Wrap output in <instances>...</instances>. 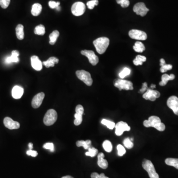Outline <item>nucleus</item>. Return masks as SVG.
<instances>
[{"mask_svg":"<svg viewBox=\"0 0 178 178\" xmlns=\"http://www.w3.org/2000/svg\"><path fill=\"white\" fill-rule=\"evenodd\" d=\"M143 125L146 127H153L158 131H164L165 129V125L161 121L159 117L156 116H151L148 120L143 121Z\"/></svg>","mask_w":178,"mask_h":178,"instance_id":"f257e3e1","label":"nucleus"},{"mask_svg":"<svg viewBox=\"0 0 178 178\" xmlns=\"http://www.w3.org/2000/svg\"><path fill=\"white\" fill-rule=\"evenodd\" d=\"M93 45L96 48V51L98 54H103L110 45V39L107 37H102L98 38L93 41Z\"/></svg>","mask_w":178,"mask_h":178,"instance_id":"f03ea898","label":"nucleus"},{"mask_svg":"<svg viewBox=\"0 0 178 178\" xmlns=\"http://www.w3.org/2000/svg\"><path fill=\"white\" fill-rule=\"evenodd\" d=\"M142 166L148 173L150 178H159V175L156 172L155 166L151 161L144 159L142 163Z\"/></svg>","mask_w":178,"mask_h":178,"instance_id":"7ed1b4c3","label":"nucleus"},{"mask_svg":"<svg viewBox=\"0 0 178 178\" xmlns=\"http://www.w3.org/2000/svg\"><path fill=\"white\" fill-rule=\"evenodd\" d=\"M57 119V112L55 110L51 109L48 110L45 114L43 121L46 126H51L56 122Z\"/></svg>","mask_w":178,"mask_h":178,"instance_id":"20e7f679","label":"nucleus"},{"mask_svg":"<svg viewBox=\"0 0 178 178\" xmlns=\"http://www.w3.org/2000/svg\"><path fill=\"white\" fill-rule=\"evenodd\" d=\"M76 74L78 78L82 81L86 85L88 86H92L93 79L90 73L84 70H81L76 71Z\"/></svg>","mask_w":178,"mask_h":178,"instance_id":"39448f33","label":"nucleus"},{"mask_svg":"<svg viewBox=\"0 0 178 178\" xmlns=\"http://www.w3.org/2000/svg\"><path fill=\"white\" fill-rule=\"evenodd\" d=\"M114 85L115 87L119 89L120 91L122 90H133V85L131 81L123 79H116L114 82Z\"/></svg>","mask_w":178,"mask_h":178,"instance_id":"423d86ee","label":"nucleus"},{"mask_svg":"<svg viewBox=\"0 0 178 178\" xmlns=\"http://www.w3.org/2000/svg\"><path fill=\"white\" fill-rule=\"evenodd\" d=\"M86 10L85 4L81 2L74 3L71 7V12L75 16H79L83 14Z\"/></svg>","mask_w":178,"mask_h":178,"instance_id":"0eeeda50","label":"nucleus"},{"mask_svg":"<svg viewBox=\"0 0 178 178\" xmlns=\"http://www.w3.org/2000/svg\"><path fill=\"white\" fill-rule=\"evenodd\" d=\"M130 37L132 39L138 40H146L147 39V34L144 31L137 29L130 30L129 32Z\"/></svg>","mask_w":178,"mask_h":178,"instance_id":"6e6552de","label":"nucleus"},{"mask_svg":"<svg viewBox=\"0 0 178 178\" xmlns=\"http://www.w3.org/2000/svg\"><path fill=\"white\" fill-rule=\"evenodd\" d=\"M82 55L88 57L89 61L93 65H96L99 61L98 56L95 55V52L90 50H83L81 52Z\"/></svg>","mask_w":178,"mask_h":178,"instance_id":"1a4fd4ad","label":"nucleus"},{"mask_svg":"<svg viewBox=\"0 0 178 178\" xmlns=\"http://www.w3.org/2000/svg\"><path fill=\"white\" fill-rule=\"evenodd\" d=\"M76 114L74 115L75 120L74 121V124L76 126L80 125L82 122V115L84 114V107L82 106L79 105L77 106L75 109Z\"/></svg>","mask_w":178,"mask_h":178,"instance_id":"9d476101","label":"nucleus"},{"mask_svg":"<svg viewBox=\"0 0 178 178\" xmlns=\"http://www.w3.org/2000/svg\"><path fill=\"white\" fill-rule=\"evenodd\" d=\"M160 96V93L158 91L148 88L146 92L143 93V97L146 100L155 101L156 98L159 97Z\"/></svg>","mask_w":178,"mask_h":178,"instance_id":"9b49d317","label":"nucleus"},{"mask_svg":"<svg viewBox=\"0 0 178 178\" xmlns=\"http://www.w3.org/2000/svg\"><path fill=\"white\" fill-rule=\"evenodd\" d=\"M133 10L138 15L145 16L149 11V9L147 8L143 3H138L134 6Z\"/></svg>","mask_w":178,"mask_h":178,"instance_id":"f8f14e48","label":"nucleus"},{"mask_svg":"<svg viewBox=\"0 0 178 178\" xmlns=\"http://www.w3.org/2000/svg\"><path fill=\"white\" fill-rule=\"evenodd\" d=\"M115 134L118 136H121L124 131H129L131 129L126 122L120 121L115 124Z\"/></svg>","mask_w":178,"mask_h":178,"instance_id":"ddd939ff","label":"nucleus"},{"mask_svg":"<svg viewBox=\"0 0 178 178\" xmlns=\"http://www.w3.org/2000/svg\"><path fill=\"white\" fill-rule=\"evenodd\" d=\"M167 105L173 112L178 116V97L176 96H171L167 100Z\"/></svg>","mask_w":178,"mask_h":178,"instance_id":"4468645a","label":"nucleus"},{"mask_svg":"<svg viewBox=\"0 0 178 178\" xmlns=\"http://www.w3.org/2000/svg\"><path fill=\"white\" fill-rule=\"evenodd\" d=\"M44 97L45 93L43 92L38 93L34 97L31 102V105L34 109H37L40 107L42 103Z\"/></svg>","mask_w":178,"mask_h":178,"instance_id":"2eb2a0df","label":"nucleus"},{"mask_svg":"<svg viewBox=\"0 0 178 178\" xmlns=\"http://www.w3.org/2000/svg\"><path fill=\"white\" fill-rule=\"evenodd\" d=\"M4 124L6 128L10 130L18 129L20 127L19 123L14 121L10 117H5L4 119Z\"/></svg>","mask_w":178,"mask_h":178,"instance_id":"dca6fc26","label":"nucleus"},{"mask_svg":"<svg viewBox=\"0 0 178 178\" xmlns=\"http://www.w3.org/2000/svg\"><path fill=\"white\" fill-rule=\"evenodd\" d=\"M31 62L32 67L37 71L41 70L43 67L42 62L39 60V57L36 56H31Z\"/></svg>","mask_w":178,"mask_h":178,"instance_id":"f3484780","label":"nucleus"},{"mask_svg":"<svg viewBox=\"0 0 178 178\" xmlns=\"http://www.w3.org/2000/svg\"><path fill=\"white\" fill-rule=\"evenodd\" d=\"M105 155L102 152L98 153L97 155V164L101 168L106 169L108 167L109 164L106 160L105 159Z\"/></svg>","mask_w":178,"mask_h":178,"instance_id":"a211bd4d","label":"nucleus"},{"mask_svg":"<svg viewBox=\"0 0 178 178\" xmlns=\"http://www.w3.org/2000/svg\"><path fill=\"white\" fill-rule=\"evenodd\" d=\"M23 93V88L19 86H14L11 92L12 96L15 99H19L21 98Z\"/></svg>","mask_w":178,"mask_h":178,"instance_id":"6ab92c4d","label":"nucleus"},{"mask_svg":"<svg viewBox=\"0 0 178 178\" xmlns=\"http://www.w3.org/2000/svg\"><path fill=\"white\" fill-rule=\"evenodd\" d=\"M19 52L16 50H14L11 52V56H9L6 59V64H11L13 62H19Z\"/></svg>","mask_w":178,"mask_h":178,"instance_id":"aec40b11","label":"nucleus"},{"mask_svg":"<svg viewBox=\"0 0 178 178\" xmlns=\"http://www.w3.org/2000/svg\"><path fill=\"white\" fill-rule=\"evenodd\" d=\"M59 61V59L56 57L52 56V57H50L46 61H43L42 64L47 68H49L50 67H54L55 64H57Z\"/></svg>","mask_w":178,"mask_h":178,"instance_id":"412c9836","label":"nucleus"},{"mask_svg":"<svg viewBox=\"0 0 178 178\" xmlns=\"http://www.w3.org/2000/svg\"><path fill=\"white\" fill-rule=\"evenodd\" d=\"M175 76L173 74L170 75H168L167 74H165L161 77V81L160 82L159 85L161 86H164L167 84V82L169 80H173L174 79Z\"/></svg>","mask_w":178,"mask_h":178,"instance_id":"4be33fe9","label":"nucleus"},{"mask_svg":"<svg viewBox=\"0 0 178 178\" xmlns=\"http://www.w3.org/2000/svg\"><path fill=\"white\" fill-rule=\"evenodd\" d=\"M42 6L39 3H35L32 7L31 14L33 16H36L39 15L41 13Z\"/></svg>","mask_w":178,"mask_h":178,"instance_id":"5701e85b","label":"nucleus"},{"mask_svg":"<svg viewBox=\"0 0 178 178\" xmlns=\"http://www.w3.org/2000/svg\"><path fill=\"white\" fill-rule=\"evenodd\" d=\"M76 144L78 147H83L85 150H88L89 148L92 147V142L90 139H88L86 141H78L76 142Z\"/></svg>","mask_w":178,"mask_h":178,"instance_id":"b1692460","label":"nucleus"},{"mask_svg":"<svg viewBox=\"0 0 178 178\" xmlns=\"http://www.w3.org/2000/svg\"><path fill=\"white\" fill-rule=\"evenodd\" d=\"M16 37L19 40H21L24 38V27L22 24H19L16 26Z\"/></svg>","mask_w":178,"mask_h":178,"instance_id":"393cba45","label":"nucleus"},{"mask_svg":"<svg viewBox=\"0 0 178 178\" xmlns=\"http://www.w3.org/2000/svg\"><path fill=\"white\" fill-rule=\"evenodd\" d=\"M59 35L60 33L57 30H55L50 34L49 38H50V44L51 45H54L56 43Z\"/></svg>","mask_w":178,"mask_h":178,"instance_id":"a878e982","label":"nucleus"},{"mask_svg":"<svg viewBox=\"0 0 178 178\" xmlns=\"http://www.w3.org/2000/svg\"><path fill=\"white\" fill-rule=\"evenodd\" d=\"M165 163L178 169V158H168L166 159Z\"/></svg>","mask_w":178,"mask_h":178,"instance_id":"bb28decb","label":"nucleus"},{"mask_svg":"<svg viewBox=\"0 0 178 178\" xmlns=\"http://www.w3.org/2000/svg\"><path fill=\"white\" fill-rule=\"evenodd\" d=\"M133 49L135 51H136V52H143L145 51L146 48H145V45H143L142 43L140 42H137L134 46Z\"/></svg>","mask_w":178,"mask_h":178,"instance_id":"cd10ccee","label":"nucleus"},{"mask_svg":"<svg viewBox=\"0 0 178 178\" xmlns=\"http://www.w3.org/2000/svg\"><path fill=\"white\" fill-rule=\"evenodd\" d=\"M147 60V58L145 56L141 55H138L135 59L133 60V63L135 65H142L143 62H145Z\"/></svg>","mask_w":178,"mask_h":178,"instance_id":"c85d7f7f","label":"nucleus"},{"mask_svg":"<svg viewBox=\"0 0 178 178\" xmlns=\"http://www.w3.org/2000/svg\"><path fill=\"white\" fill-rule=\"evenodd\" d=\"M45 27L42 24L38 25L34 29V33L36 35H44L45 34Z\"/></svg>","mask_w":178,"mask_h":178,"instance_id":"c756f323","label":"nucleus"},{"mask_svg":"<svg viewBox=\"0 0 178 178\" xmlns=\"http://www.w3.org/2000/svg\"><path fill=\"white\" fill-rule=\"evenodd\" d=\"M102 147H103L104 150L106 152H111L112 150V143L109 140H106L103 142V143H102Z\"/></svg>","mask_w":178,"mask_h":178,"instance_id":"7c9ffc66","label":"nucleus"},{"mask_svg":"<svg viewBox=\"0 0 178 178\" xmlns=\"http://www.w3.org/2000/svg\"><path fill=\"white\" fill-rule=\"evenodd\" d=\"M101 123L102 124L106 126L110 130L114 129V128L115 126V124L114 122L110 121V120H108L105 119H103L101 120Z\"/></svg>","mask_w":178,"mask_h":178,"instance_id":"2f4dec72","label":"nucleus"},{"mask_svg":"<svg viewBox=\"0 0 178 178\" xmlns=\"http://www.w3.org/2000/svg\"><path fill=\"white\" fill-rule=\"evenodd\" d=\"M98 153V150L97 148L93 147H90L88 149V151L86 152L85 155L86 156H89L92 157H95L96 155Z\"/></svg>","mask_w":178,"mask_h":178,"instance_id":"473e14b6","label":"nucleus"},{"mask_svg":"<svg viewBox=\"0 0 178 178\" xmlns=\"http://www.w3.org/2000/svg\"><path fill=\"white\" fill-rule=\"evenodd\" d=\"M130 73H131V70L127 67H125L122 70L121 72L119 73V76L120 78H121V79H123L126 76L129 75Z\"/></svg>","mask_w":178,"mask_h":178,"instance_id":"72a5a7b5","label":"nucleus"},{"mask_svg":"<svg viewBox=\"0 0 178 178\" xmlns=\"http://www.w3.org/2000/svg\"><path fill=\"white\" fill-rule=\"evenodd\" d=\"M123 144L125 147L128 149H131L134 147V144L133 142L131 141L129 138L125 139L123 141Z\"/></svg>","mask_w":178,"mask_h":178,"instance_id":"f704fd0d","label":"nucleus"},{"mask_svg":"<svg viewBox=\"0 0 178 178\" xmlns=\"http://www.w3.org/2000/svg\"><path fill=\"white\" fill-rule=\"evenodd\" d=\"M98 4V0H91L90 1L88 2L87 3V6L88 8L90 10H92L94 8L95 6H97Z\"/></svg>","mask_w":178,"mask_h":178,"instance_id":"c9c22d12","label":"nucleus"},{"mask_svg":"<svg viewBox=\"0 0 178 178\" xmlns=\"http://www.w3.org/2000/svg\"><path fill=\"white\" fill-rule=\"evenodd\" d=\"M116 2L117 4L120 5L122 8H127L130 5L129 0H116Z\"/></svg>","mask_w":178,"mask_h":178,"instance_id":"e433bc0d","label":"nucleus"},{"mask_svg":"<svg viewBox=\"0 0 178 178\" xmlns=\"http://www.w3.org/2000/svg\"><path fill=\"white\" fill-rule=\"evenodd\" d=\"M117 151H118V155L120 156L124 155L125 153H126V150L125 149L124 147L121 145H118L117 147Z\"/></svg>","mask_w":178,"mask_h":178,"instance_id":"4c0bfd02","label":"nucleus"},{"mask_svg":"<svg viewBox=\"0 0 178 178\" xmlns=\"http://www.w3.org/2000/svg\"><path fill=\"white\" fill-rule=\"evenodd\" d=\"M172 69V65L171 64H165L163 65L162 66H161L160 70L161 72L164 73L165 72L168 70H170Z\"/></svg>","mask_w":178,"mask_h":178,"instance_id":"58836bf2","label":"nucleus"},{"mask_svg":"<svg viewBox=\"0 0 178 178\" xmlns=\"http://www.w3.org/2000/svg\"><path fill=\"white\" fill-rule=\"evenodd\" d=\"M43 148L46 150H49L52 152H53L55 150L54 143H45L43 146Z\"/></svg>","mask_w":178,"mask_h":178,"instance_id":"ea45409f","label":"nucleus"},{"mask_svg":"<svg viewBox=\"0 0 178 178\" xmlns=\"http://www.w3.org/2000/svg\"><path fill=\"white\" fill-rule=\"evenodd\" d=\"M10 0H0V6L3 9H6L10 4Z\"/></svg>","mask_w":178,"mask_h":178,"instance_id":"a19ab883","label":"nucleus"},{"mask_svg":"<svg viewBox=\"0 0 178 178\" xmlns=\"http://www.w3.org/2000/svg\"><path fill=\"white\" fill-rule=\"evenodd\" d=\"M91 178H110L106 177L104 173H101V174H98V173L94 172L91 175Z\"/></svg>","mask_w":178,"mask_h":178,"instance_id":"79ce46f5","label":"nucleus"},{"mask_svg":"<svg viewBox=\"0 0 178 178\" xmlns=\"http://www.w3.org/2000/svg\"><path fill=\"white\" fill-rule=\"evenodd\" d=\"M60 3L59 2H56L55 1H50L49 2V5L50 8L51 9H56L57 7L60 6Z\"/></svg>","mask_w":178,"mask_h":178,"instance_id":"37998d69","label":"nucleus"},{"mask_svg":"<svg viewBox=\"0 0 178 178\" xmlns=\"http://www.w3.org/2000/svg\"><path fill=\"white\" fill-rule=\"evenodd\" d=\"M147 89H148V87H147V83H143V84L142 88L139 91V93H145L146 91H147Z\"/></svg>","mask_w":178,"mask_h":178,"instance_id":"c03bdc74","label":"nucleus"},{"mask_svg":"<svg viewBox=\"0 0 178 178\" xmlns=\"http://www.w3.org/2000/svg\"><path fill=\"white\" fill-rule=\"evenodd\" d=\"M26 153L28 155L34 157H36L38 155V152H37L36 151H33L32 150H29L27 151Z\"/></svg>","mask_w":178,"mask_h":178,"instance_id":"a18cd8bd","label":"nucleus"},{"mask_svg":"<svg viewBox=\"0 0 178 178\" xmlns=\"http://www.w3.org/2000/svg\"><path fill=\"white\" fill-rule=\"evenodd\" d=\"M160 65L161 66L166 64L165 61V60L163 59H160Z\"/></svg>","mask_w":178,"mask_h":178,"instance_id":"49530a36","label":"nucleus"},{"mask_svg":"<svg viewBox=\"0 0 178 178\" xmlns=\"http://www.w3.org/2000/svg\"><path fill=\"white\" fill-rule=\"evenodd\" d=\"M28 147H29V150H32L33 143H29Z\"/></svg>","mask_w":178,"mask_h":178,"instance_id":"de8ad7c7","label":"nucleus"},{"mask_svg":"<svg viewBox=\"0 0 178 178\" xmlns=\"http://www.w3.org/2000/svg\"><path fill=\"white\" fill-rule=\"evenodd\" d=\"M156 87V85L155 84H151V89H152L153 90V89H155Z\"/></svg>","mask_w":178,"mask_h":178,"instance_id":"09e8293b","label":"nucleus"},{"mask_svg":"<svg viewBox=\"0 0 178 178\" xmlns=\"http://www.w3.org/2000/svg\"><path fill=\"white\" fill-rule=\"evenodd\" d=\"M61 178H74L73 177H72V176H64V177H62Z\"/></svg>","mask_w":178,"mask_h":178,"instance_id":"8fccbe9b","label":"nucleus"}]
</instances>
